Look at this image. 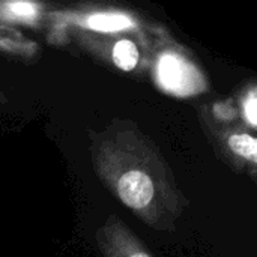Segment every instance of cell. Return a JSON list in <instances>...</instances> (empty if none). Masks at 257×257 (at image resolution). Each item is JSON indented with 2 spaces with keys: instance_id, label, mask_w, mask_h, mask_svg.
Listing matches in <instances>:
<instances>
[{
  "instance_id": "cell-1",
  "label": "cell",
  "mask_w": 257,
  "mask_h": 257,
  "mask_svg": "<svg viewBox=\"0 0 257 257\" xmlns=\"http://www.w3.org/2000/svg\"><path fill=\"white\" fill-rule=\"evenodd\" d=\"M90 158L101 182L146 226L170 232L188 208L158 146L130 120L90 134Z\"/></svg>"
},
{
  "instance_id": "cell-2",
  "label": "cell",
  "mask_w": 257,
  "mask_h": 257,
  "mask_svg": "<svg viewBox=\"0 0 257 257\" xmlns=\"http://www.w3.org/2000/svg\"><path fill=\"white\" fill-rule=\"evenodd\" d=\"M157 77L161 87L179 96H190L206 89L200 71L176 51H166L160 57Z\"/></svg>"
},
{
  "instance_id": "cell-3",
  "label": "cell",
  "mask_w": 257,
  "mask_h": 257,
  "mask_svg": "<svg viewBox=\"0 0 257 257\" xmlns=\"http://www.w3.org/2000/svg\"><path fill=\"white\" fill-rule=\"evenodd\" d=\"M95 239L104 257H154L117 215H110L104 221L96 230Z\"/></svg>"
},
{
  "instance_id": "cell-4",
  "label": "cell",
  "mask_w": 257,
  "mask_h": 257,
  "mask_svg": "<svg viewBox=\"0 0 257 257\" xmlns=\"http://www.w3.org/2000/svg\"><path fill=\"white\" fill-rule=\"evenodd\" d=\"M86 29L102 32V33H114L133 29L136 26L134 20L126 14L119 12H96L86 17L81 23Z\"/></svg>"
},
{
  "instance_id": "cell-5",
  "label": "cell",
  "mask_w": 257,
  "mask_h": 257,
  "mask_svg": "<svg viewBox=\"0 0 257 257\" xmlns=\"http://www.w3.org/2000/svg\"><path fill=\"white\" fill-rule=\"evenodd\" d=\"M111 62L125 72H131L140 62V51L131 39H117L111 45Z\"/></svg>"
},
{
  "instance_id": "cell-6",
  "label": "cell",
  "mask_w": 257,
  "mask_h": 257,
  "mask_svg": "<svg viewBox=\"0 0 257 257\" xmlns=\"http://www.w3.org/2000/svg\"><path fill=\"white\" fill-rule=\"evenodd\" d=\"M227 146L230 152L245 161L256 164L257 161V140L248 133H232L227 137Z\"/></svg>"
},
{
  "instance_id": "cell-7",
  "label": "cell",
  "mask_w": 257,
  "mask_h": 257,
  "mask_svg": "<svg viewBox=\"0 0 257 257\" xmlns=\"http://www.w3.org/2000/svg\"><path fill=\"white\" fill-rule=\"evenodd\" d=\"M8 14L24 21H32L38 15V6L30 2H14L8 3Z\"/></svg>"
},
{
  "instance_id": "cell-8",
  "label": "cell",
  "mask_w": 257,
  "mask_h": 257,
  "mask_svg": "<svg viewBox=\"0 0 257 257\" xmlns=\"http://www.w3.org/2000/svg\"><path fill=\"white\" fill-rule=\"evenodd\" d=\"M244 114L248 119L250 125L256 126L257 123V98L256 92H251L250 96L244 102Z\"/></svg>"
}]
</instances>
